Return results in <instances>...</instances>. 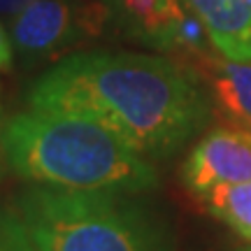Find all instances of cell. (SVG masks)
I'll list each match as a JSON object with an SVG mask.
<instances>
[{
	"instance_id": "5",
	"label": "cell",
	"mask_w": 251,
	"mask_h": 251,
	"mask_svg": "<svg viewBox=\"0 0 251 251\" xmlns=\"http://www.w3.org/2000/svg\"><path fill=\"white\" fill-rule=\"evenodd\" d=\"M105 5L109 17L147 45L193 49L209 40L205 24L186 0H105Z\"/></svg>"
},
{
	"instance_id": "3",
	"label": "cell",
	"mask_w": 251,
	"mask_h": 251,
	"mask_svg": "<svg viewBox=\"0 0 251 251\" xmlns=\"http://www.w3.org/2000/svg\"><path fill=\"white\" fill-rule=\"evenodd\" d=\"M133 193L33 186L17 198L35 251H172V240Z\"/></svg>"
},
{
	"instance_id": "4",
	"label": "cell",
	"mask_w": 251,
	"mask_h": 251,
	"mask_svg": "<svg viewBox=\"0 0 251 251\" xmlns=\"http://www.w3.org/2000/svg\"><path fill=\"white\" fill-rule=\"evenodd\" d=\"M105 14V0H33L7 21L9 40L21 58L40 61L96 35Z\"/></svg>"
},
{
	"instance_id": "11",
	"label": "cell",
	"mask_w": 251,
	"mask_h": 251,
	"mask_svg": "<svg viewBox=\"0 0 251 251\" xmlns=\"http://www.w3.org/2000/svg\"><path fill=\"white\" fill-rule=\"evenodd\" d=\"M12 56H14V47H12V40H9V30L0 19V72L9 68Z\"/></svg>"
},
{
	"instance_id": "2",
	"label": "cell",
	"mask_w": 251,
	"mask_h": 251,
	"mask_svg": "<svg viewBox=\"0 0 251 251\" xmlns=\"http://www.w3.org/2000/svg\"><path fill=\"white\" fill-rule=\"evenodd\" d=\"M0 140L9 168L35 186L142 193L158 181L142 153L77 114L28 109L9 119Z\"/></svg>"
},
{
	"instance_id": "13",
	"label": "cell",
	"mask_w": 251,
	"mask_h": 251,
	"mask_svg": "<svg viewBox=\"0 0 251 251\" xmlns=\"http://www.w3.org/2000/svg\"><path fill=\"white\" fill-rule=\"evenodd\" d=\"M0 147H2V140H0Z\"/></svg>"
},
{
	"instance_id": "12",
	"label": "cell",
	"mask_w": 251,
	"mask_h": 251,
	"mask_svg": "<svg viewBox=\"0 0 251 251\" xmlns=\"http://www.w3.org/2000/svg\"><path fill=\"white\" fill-rule=\"evenodd\" d=\"M33 0H0V19L2 21H9V19H14L21 12V9L30 5Z\"/></svg>"
},
{
	"instance_id": "10",
	"label": "cell",
	"mask_w": 251,
	"mask_h": 251,
	"mask_svg": "<svg viewBox=\"0 0 251 251\" xmlns=\"http://www.w3.org/2000/svg\"><path fill=\"white\" fill-rule=\"evenodd\" d=\"M0 251H35L17 212L9 209L0 214Z\"/></svg>"
},
{
	"instance_id": "9",
	"label": "cell",
	"mask_w": 251,
	"mask_h": 251,
	"mask_svg": "<svg viewBox=\"0 0 251 251\" xmlns=\"http://www.w3.org/2000/svg\"><path fill=\"white\" fill-rule=\"evenodd\" d=\"M200 198L216 219H221L240 237L251 242V181L214 186Z\"/></svg>"
},
{
	"instance_id": "1",
	"label": "cell",
	"mask_w": 251,
	"mask_h": 251,
	"mask_svg": "<svg viewBox=\"0 0 251 251\" xmlns=\"http://www.w3.org/2000/svg\"><path fill=\"white\" fill-rule=\"evenodd\" d=\"M28 107L98 121L144 158L170 156L209 119L202 91L165 56L72 54L33 81Z\"/></svg>"
},
{
	"instance_id": "7",
	"label": "cell",
	"mask_w": 251,
	"mask_h": 251,
	"mask_svg": "<svg viewBox=\"0 0 251 251\" xmlns=\"http://www.w3.org/2000/svg\"><path fill=\"white\" fill-rule=\"evenodd\" d=\"M205 24L209 45L226 58L251 63V0H186Z\"/></svg>"
},
{
	"instance_id": "8",
	"label": "cell",
	"mask_w": 251,
	"mask_h": 251,
	"mask_svg": "<svg viewBox=\"0 0 251 251\" xmlns=\"http://www.w3.org/2000/svg\"><path fill=\"white\" fill-rule=\"evenodd\" d=\"M207 75L221 112L244 128H251V63L219 54V58L207 63Z\"/></svg>"
},
{
	"instance_id": "6",
	"label": "cell",
	"mask_w": 251,
	"mask_h": 251,
	"mask_svg": "<svg viewBox=\"0 0 251 251\" xmlns=\"http://www.w3.org/2000/svg\"><path fill=\"white\" fill-rule=\"evenodd\" d=\"M184 181L198 196L214 186L251 181V128L207 133L186 158Z\"/></svg>"
}]
</instances>
